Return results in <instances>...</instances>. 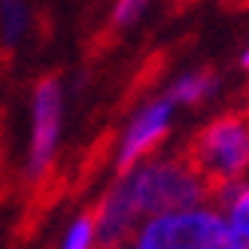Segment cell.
I'll use <instances>...</instances> for the list:
<instances>
[{
  "label": "cell",
  "mask_w": 249,
  "mask_h": 249,
  "mask_svg": "<svg viewBox=\"0 0 249 249\" xmlns=\"http://www.w3.org/2000/svg\"><path fill=\"white\" fill-rule=\"evenodd\" d=\"M240 64H243V70L249 73V46L243 49V55H240Z\"/></svg>",
  "instance_id": "7c38bea8"
},
{
  "label": "cell",
  "mask_w": 249,
  "mask_h": 249,
  "mask_svg": "<svg viewBox=\"0 0 249 249\" xmlns=\"http://www.w3.org/2000/svg\"><path fill=\"white\" fill-rule=\"evenodd\" d=\"M149 3H152V0H116L113 12H109V24L119 28V31L134 28V24L143 18V12L149 9Z\"/></svg>",
  "instance_id": "30bf717a"
},
{
  "label": "cell",
  "mask_w": 249,
  "mask_h": 249,
  "mask_svg": "<svg viewBox=\"0 0 249 249\" xmlns=\"http://www.w3.org/2000/svg\"><path fill=\"white\" fill-rule=\"evenodd\" d=\"M225 240L222 213L213 204H197L143 219L124 249H222Z\"/></svg>",
  "instance_id": "3957f363"
},
{
  "label": "cell",
  "mask_w": 249,
  "mask_h": 249,
  "mask_svg": "<svg viewBox=\"0 0 249 249\" xmlns=\"http://www.w3.org/2000/svg\"><path fill=\"white\" fill-rule=\"evenodd\" d=\"M210 197H213V207L222 213V219H225L228 237L249 240V177L240 179V182L222 185V189H216Z\"/></svg>",
  "instance_id": "8992f818"
},
{
  "label": "cell",
  "mask_w": 249,
  "mask_h": 249,
  "mask_svg": "<svg viewBox=\"0 0 249 249\" xmlns=\"http://www.w3.org/2000/svg\"><path fill=\"white\" fill-rule=\"evenodd\" d=\"M116 249H124V246H116Z\"/></svg>",
  "instance_id": "4fadbf2b"
},
{
  "label": "cell",
  "mask_w": 249,
  "mask_h": 249,
  "mask_svg": "<svg viewBox=\"0 0 249 249\" xmlns=\"http://www.w3.org/2000/svg\"><path fill=\"white\" fill-rule=\"evenodd\" d=\"M31 3L28 0H0V43L6 49H18L31 34Z\"/></svg>",
  "instance_id": "ba28073f"
},
{
  "label": "cell",
  "mask_w": 249,
  "mask_h": 249,
  "mask_svg": "<svg viewBox=\"0 0 249 249\" xmlns=\"http://www.w3.org/2000/svg\"><path fill=\"white\" fill-rule=\"evenodd\" d=\"M182 155L189 158V164L210 185V195L222 185L246 179L249 177V116L246 113L216 116L192 137V143Z\"/></svg>",
  "instance_id": "7a4b0ae2"
},
{
  "label": "cell",
  "mask_w": 249,
  "mask_h": 249,
  "mask_svg": "<svg viewBox=\"0 0 249 249\" xmlns=\"http://www.w3.org/2000/svg\"><path fill=\"white\" fill-rule=\"evenodd\" d=\"M173 116L177 107L167 94L146 101L137 113L128 119V124L119 134L116 143V173H128L131 167L143 164L146 158H152L161 143L167 140V134L173 128Z\"/></svg>",
  "instance_id": "5b68a950"
},
{
  "label": "cell",
  "mask_w": 249,
  "mask_h": 249,
  "mask_svg": "<svg viewBox=\"0 0 249 249\" xmlns=\"http://www.w3.org/2000/svg\"><path fill=\"white\" fill-rule=\"evenodd\" d=\"M64 109L67 91L58 76L36 79L31 91V124H28V146H24V179L40 185L55 167L61 137H64Z\"/></svg>",
  "instance_id": "277c9868"
},
{
  "label": "cell",
  "mask_w": 249,
  "mask_h": 249,
  "mask_svg": "<svg viewBox=\"0 0 249 249\" xmlns=\"http://www.w3.org/2000/svg\"><path fill=\"white\" fill-rule=\"evenodd\" d=\"M55 249H101L91 210L76 213V216L67 222L64 231H61V237H58V246H55Z\"/></svg>",
  "instance_id": "9c48e42d"
},
{
  "label": "cell",
  "mask_w": 249,
  "mask_h": 249,
  "mask_svg": "<svg viewBox=\"0 0 249 249\" xmlns=\"http://www.w3.org/2000/svg\"><path fill=\"white\" fill-rule=\"evenodd\" d=\"M219 89H222L219 73L201 67V70H189V73H182V76H177L164 94L173 101V107L179 109V107H201V104H207L210 97L219 94Z\"/></svg>",
  "instance_id": "52a82bcc"
},
{
  "label": "cell",
  "mask_w": 249,
  "mask_h": 249,
  "mask_svg": "<svg viewBox=\"0 0 249 249\" xmlns=\"http://www.w3.org/2000/svg\"><path fill=\"white\" fill-rule=\"evenodd\" d=\"M222 249H249V240H237V237H228Z\"/></svg>",
  "instance_id": "8fae6325"
},
{
  "label": "cell",
  "mask_w": 249,
  "mask_h": 249,
  "mask_svg": "<svg viewBox=\"0 0 249 249\" xmlns=\"http://www.w3.org/2000/svg\"><path fill=\"white\" fill-rule=\"evenodd\" d=\"M116 182L128 195L140 222L158 213L189 210L210 201V185L201 179V173L189 164L185 155H152L128 173H119Z\"/></svg>",
  "instance_id": "6da1fadb"
}]
</instances>
